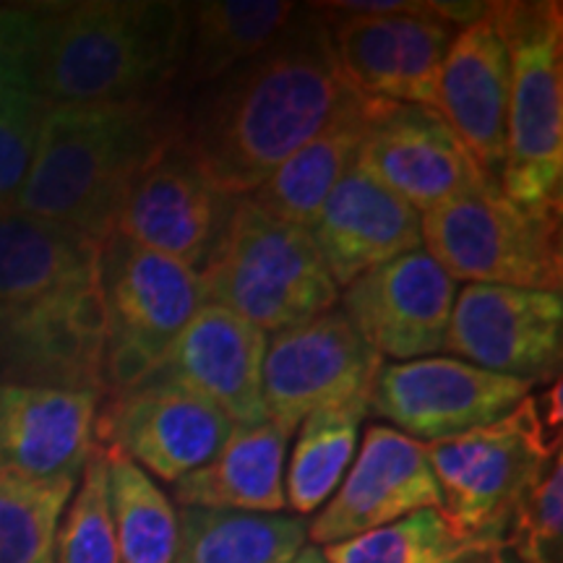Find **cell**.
Here are the masks:
<instances>
[{"label": "cell", "instance_id": "obj_25", "mask_svg": "<svg viewBox=\"0 0 563 563\" xmlns=\"http://www.w3.org/2000/svg\"><path fill=\"white\" fill-rule=\"evenodd\" d=\"M298 3L287 0H201L186 3V47L178 79L201 89L256 58L290 24Z\"/></svg>", "mask_w": 563, "mask_h": 563}, {"label": "cell", "instance_id": "obj_24", "mask_svg": "<svg viewBox=\"0 0 563 563\" xmlns=\"http://www.w3.org/2000/svg\"><path fill=\"white\" fill-rule=\"evenodd\" d=\"M102 245L37 217L0 214V313L51 298L100 274Z\"/></svg>", "mask_w": 563, "mask_h": 563}, {"label": "cell", "instance_id": "obj_5", "mask_svg": "<svg viewBox=\"0 0 563 563\" xmlns=\"http://www.w3.org/2000/svg\"><path fill=\"white\" fill-rule=\"evenodd\" d=\"M199 279L207 302L266 334L300 327L340 300L311 230L269 214L251 196L235 201Z\"/></svg>", "mask_w": 563, "mask_h": 563}, {"label": "cell", "instance_id": "obj_14", "mask_svg": "<svg viewBox=\"0 0 563 563\" xmlns=\"http://www.w3.org/2000/svg\"><path fill=\"white\" fill-rule=\"evenodd\" d=\"M382 365L336 308L272 334L262 368L266 420L295 433L321 407L371 394Z\"/></svg>", "mask_w": 563, "mask_h": 563}, {"label": "cell", "instance_id": "obj_18", "mask_svg": "<svg viewBox=\"0 0 563 563\" xmlns=\"http://www.w3.org/2000/svg\"><path fill=\"white\" fill-rule=\"evenodd\" d=\"M454 298L456 282L420 249L344 287L340 311L376 355L405 363L446 347Z\"/></svg>", "mask_w": 563, "mask_h": 563}, {"label": "cell", "instance_id": "obj_27", "mask_svg": "<svg viewBox=\"0 0 563 563\" xmlns=\"http://www.w3.org/2000/svg\"><path fill=\"white\" fill-rule=\"evenodd\" d=\"M308 540L298 514L180 506L173 563H290Z\"/></svg>", "mask_w": 563, "mask_h": 563}, {"label": "cell", "instance_id": "obj_9", "mask_svg": "<svg viewBox=\"0 0 563 563\" xmlns=\"http://www.w3.org/2000/svg\"><path fill=\"white\" fill-rule=\"evenodd\" d=\"M363 100L365 136L355 167L426 214L460 196L498 186L433 108Z\"/></svg>", "mask_w": 563, "mask_h": 563}, {"label": "cell", "instance_id": "obj_32", "mask_svg": "<svg viewBox=\"0 0 563 563\" xmlns=\"http://www.w3.org/2000/svg\"><path fill=\"white\" fill-rule=\"evenodd\" d=\"M55 563H121L108 490V456L97 443L55 532Z\"/></svg>", "mask_w": 563, "mask_h": 563}, {"label": "cell", "instance_id": "obj_4", "mask_svg": "<svg viewBox=\"0 0 563 563\" xmlns=\"http://www.w3.org/2000/svg\"><path fill=\"white\" fill-rule=\"evenodd\" d=\"M509 51V115L498 186L532 214L563 207V5L559 0L490 3Z\"/></svg>", "mask_w": 563, "mask_h": 563}, {"label": "cell", "instance_id": "obj_3", "mask_svg": "<svg viewBox=\"0 0 563 563\" xmlns=\"http://www.w3.org/2000/svg\"><path fill=\"white\" fill-rule=\"evenodd\" d=\"M165 95L125 104L47 108L37 152L13 211L104 245L133 180L175 136Z\"/></svg>", "mask_w": 563, "mask_h": 563}, {"label": "cell", "instance_id": "obj_2", "mask_svg": "<svg viewBox=\"0 0 563 563\" xmlns=\"http://www.w3.org/2000/svg\"><path fill=\"white\" fill-rule=\"evenodd\" d=\"M186 3L87 0L37 9L32 87L45 108H91L162 97L178 79Z\"/></svg>", "mask_w": 563, "mask_h": 563}, {"label": "cell", "instance_id": "obj_26", "mask_svg": "<svg viewBox=\"0 0 563 563\" xmlns=\"http://www.w3.org/2000/svg\"><path fill=\"white\" fill-rule=\"evenodd\" d=\"M363 136V100L350 95L327 125L282 162L251 199L279 220L311 230L329 194L355 165Z\"/></svg>", "mask_w": 563, "mask_h": 563}, {"label": "cell", "instance_id": "obj_6", "mask_svg": "<svg viewBox=\"0 0 563 563\" xmlns=\"http://www.w3.org/2000/svg\"><path fill=\"white\" fill-rule=\"evenodd\" d=\"M538 399L490 426L426 443L441 493V517L456 534L509 548L517 506L545 460L559 452L545 435Z\"/></svg>", "mask_w": 563, "mask_h": 563}, {"label": "cell", "instance_id": "obj_28", "mask_svg": "<svg viewBox=\"0 0 563 563\" xmlns=\"http://www.w3.org/2000/svg\"><path fill=\"white\" fill-rule=\"evenodd\" d=\"M368 399L371 394H363L302 418L285 467V498L298 517L319 511L340 488L361 446Z\"/></svg>", "mask_w": 563, "mask_h": 563}, {"label": "cell", "instance_id": "obj_10", "mask_svg": "<svg viewBox=\"0 0 563 563\" xmlns=\"http://www.w3.org/2000/svg\"><path fill=\"white\" fill-rule=\"evenodd\" d=\"M327 19L336 63L347 87L365 100L439 108V81L456 30L431 3L397 13H336L311 3Z\"/></svg>", "mask_w": 563, "mask_h": 563}, {"label": "cell", "instance_id": "obj_37", "mask_svg": "<svg viewBox=\"0 0 563 563\" xmlns=\"http://www.w3.org/2000/svg\"><path fill=\"white\" fill-rule=\"evenodd\" d=\"M32 100H37L32 79H19V76H5V79H0V118Z\"/></svg>", "mask_w": 563, "mask_h": 563}, {"label": "cell", "instance_id": "obj_31", "mask_svg": "<svg viewBox=\"0 0 563 563\" xmlns=\"http://www.w3.org/2000/svg\"><path fill=\"white\" fill-rule=\"evenodd\" d=\"M76 483L0 467V563H55V532Z\"/></svg>", "mask_w": 563, "mask_h": 563}, {"label": "cell", "instance_id": "obj_21", "mask_svg": "<svg viewBox=\"0 0 563 563\" xmlns=\"http://www.w3.org/2000/svg\"><path fill=\"white\" fill-rule=\"evenodd\" d=\"M509 51L488 11L456 30L439 81V110L490 178H501L509 115Z\"/></svg>", "mask_w": 563, "mask_h": 563}, {"label": "cell", "instance_id": "obj_13", "mask_svg": "<svg viewBox=\"0 0 563 563\" xmlns=\"http://www.w3.org/2000/svg\"><path fill=\"white\" fill-rule=\"evenodd\" d=\"M477 368L522 378L559 382L563 357L561 292L501 285H467L456 290L446 347Z\"/></svg>", "mask_w": 563, "mask_h": 563}, {"label": "cell", "instance_id": "obj_33", "mask_svg": "<svg viewBox=\"0 0 563 563\" xmlns=\"http://www.w3.org/2000/svg\"><path fill=\"white\" fill-rule=\"evenodd\" d=\"M509 548L525 563H563L561 449L545 460L514 514Z\"/></svg>", "mask_w": 563, "mask_h": 563}, {"label": "cell", "instance_id": "obj_11", "mask_svg": "<svg viewBox=\"0 0 563 563\" xmlns=\"http://www.w3.org/2000/svg\"><path fill=\"white\" fill-rule=\"evenodd\" d=\"M532 384L452 355L382 365L368 412L415 441H443L506 418L530 397Z\"/></svg>", "mask_w": 563, "mask_h": 563}, {"label": "cell", "instance_id": "obj_22", "mask_svg": "<svg viewBox=\"0 0 563 563\" xmlns=\"http://www.w3.org/2000/svg\"><path fill=\"white\" fill-rule=\"evenodd\" d=\"M311 238L342 290L376 266L422 249L418 211L355 165L329 194Z\"/></svg>", "mask_w": 563, "mask_h": 563}, {"label": "cell", "instance_id": "obj_8", "mask_svg": "<svg viewBox=\"0 0 563 563\" xmlns=\"http://www.w3.org/2000/svg\"><path fill=\"white\" fill-rule=\"evenodd\" d=\"M100 282L108 308L102 357V399H108L150 378L207 295L191 266L118 235L102 245Z\"/></svg>", "mask_w": 563, "mask_h": 563}, {"label": "cell", "instance_id": "obj_12", "mask_svg": "<svg viewBox=\"0 0 563 563\" xmlns=\"http://www.w3.org/2000/svg\"><path fill=\"white\" fill-rule=\"evenodd\" d=\"M108 308L100 274L0 313V382L102 397Z\"/></svg>", "mask_w": 563, "mask_h": 563}, {"label": "cell", "instance_id": "obj_15", "mask_svg": "<svg viewBox=\"0 0 563 563\" xmlns=\"http://www.w3.org/2000/svg\"><path fill=\"white\" fill-rule=\"evenodd\" d=\"M235 201L201 173L173 136L133 180L112 235L199 272Z\"/></svg>", "mask_w": 563, "mask_h": 563}, {"label": "cell", "instance_id": "obj_36", "mask_svg": "<svg viewBox=\"0 0 563 563\" xmlns=\"http://www.w3.org/2000/svg\"><path fill=\"white\" fill-rule=\"evenodd\" d=\"M435 16L446 21L454 30H464V26L481 21L485 13L490 11V3H475V0H428Z\"/></svg>", "mask_w": 563, "mask_h": 563}, {"label": "cell", "instance_id": "obj_19", "mask_svg": "<svg viewBox=\"0 0 563 563\" xmlns=\"http://www.w3.org/2000/svg\"><path fill=\"white\" fill-rule=\"evenodd\" d=\"M269 336L217 302H203L144 384L178 386L207 399L232 426L266 420L262 368Z\"/></svg>", "mask_w": 563, "mask_h": 563}, {"label": "cell", "instance_id": "obj_38", "mask_svg": "<svg viewBox=\"0 0 563 563\" xmlns=\"http://www.w3.org/2000/svg\"><path fill=\"white\" fill-rule=\"evenodd\" d=\"M290 563H329V559H327V555H323L321 548L306 545L298 555H295Z\"/></svg>", "mask_w": 563, "mask_h": 563}, {"label": "cell", "instance_id": "obj_35", "mask_svg": "<svg viewBox=\"0 0 563 563\" xmlns=\"http://www.w3.org/2000/svg\"><path fill=\"white\" fill-rule=\"evenodd\" d=\"M37 42L34 5H0V79H32V55Z\"/></svg>", "mask_w": 563, "mask_h": 563}, {"label": "cell", "instance_id": "obj_7", "mask_svg": "<svg viewBox=\"0 0 563 563\" xmlns=\"http://www.w3.org/2000/svg\"><path fill=\"white\" fill-rule=\"evenodd\" d=\"M422 251L454 282L561 292V217L532 214L501 186L420 214Z\"/></svg>", "mask_w": 563, "mask_h": 563}, {"label": "cell", "instance_id": "obj_16", "mask_svg": "<svg viewBox=\"0 0 563 563\" xmlns=\"http://www.w3.org/2000/svg\"><path fill=\"white\" fill-rule=\"evenodd\" d=\"M230 431L232 420L207 399L162 384H139L102 399L95 426L100 446L170 485L203 467Z\"/></svg>", "mask_w": 563, "mask_h": 563}, {"label": "cell", "instance_id": "obj_34", "mask_svg": "<svg viewBox=\"0 0 563 563\" xmlns=\"http://www.w3.org/2000/svg\"><path fill=\"white\" fill-rule=\"evenodd\" d=\"M45 110L37 97L0 118V214L16 207L26 175L32 170Z\"/></svg>", "mask_w": 563, "mask_h": 563}, {"label": "cell", "instance_id": "obj_30", "mask_svg": "<svg viewBox=\"0 0 563 563\" xmlns=\"http://www.w3.org/2000/svg\"><path fill=\"white\" fill-rule=\"evenodd\" d=\"M104 456L121 563H173L178 548V511L173 498L129 456L112 449H104Z\"/></svg>", "mask_w": 563, "mask_h": 563}, {"label": "cell", "instance_id": "obj_17", "mask_svg": "<svg viewBox=\"0 0 563 563\" xmlns=\"http://www.w3.org/2000/svg\"><path fill=\"white\" fill-rule=\"evenodd\" d=\"M426 509H441L428 446L378 422L365 431L340 488L308 522V538L316 548L336 545Z\"/></svg>", "mask_w": 563, "mask_h": 563}, {"label": "cell", "instance_id": "obj_23", "mask_svg": "<svg viewBox=\"0 0 563 563\" xmlns=\"http://www.w3.org/2000/svg\"><path fill=\"white\" fill-rule=\"evenodd\" d=\"M292 433L264 420L232 426L228 441L203 467L173 483L180 506L282 514L287 509L285 467Z\"/></svg>", "mask_w": 563, "mask_h": 563}, {"label": "cell", "instance_id": "obj_29", "mask_svg": "<svg viewBox=\"0 0 563 563\" xmlns=\"http://www.w3.org/2000/svg\"><path fill=\"white\" fill-rule=\"evenodd\" d=\"M321 551L329 563H509V548L462 538L435 509L410 514L382 530Z\"/></svg>", "mask_w": 563, "mask_h": 563}, {"label": "cell", "instance_id": "obj_1", "mask_svg": "<svg viewBox=\"0 0 563 563\" xmlns=\"http://www.w3.org/2000/svg\"><path fill=\"white\" fill-rule=\"evenodd\" d=\"M355 95L336 63L332 32L313 5L256 58L196 89L175 139L222 194H256L298 146Z\"/></svg>", "mask_w": 563, "mask_h": 563}, {"label": "cell", "instance_id": "obj_20", "mask_svg": "<svg viewBox=\"0 0 563 563\" xmlns=\"http://www.w3.org/2000/svg\"><path fill=\"white\" fill-rule=\"evenodd\" d=\"M95 391L0 382V467L34 481H79L97 449Z\"/></svg>", "mask_w": 563, "mask_h": 563}]
</instances>
